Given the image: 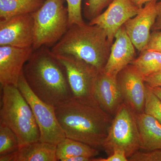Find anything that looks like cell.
Here are the masks:
<instances>
[{"instance_id": "obj_1", "label": "cell", "mask_w": 161, "mask_h": 161, "mask_svg": "<svg viewBox=\"0 0 161 161\" xmlns=\"http://www.w3.org/2000/svg\"><path fill=\"white\" fill-rule=\"evenodd\" d=\"M23 72L31 89L47 103L56 107L74 98L65 66L47 47L34 50Z\"/></svg>"}, {"instance_id": "obj_2", "label": "cell", "mask_w": 161, "mask_h": 161, "mask_svg": "<svg viewBox=\"0 0 161 161\" xmlns=\"http://www.w3.org/2000/svg\"><path fill=\"white\" fill-rule=\"evenodd\" d=\"M56 115L65 136L91 147L103 149L113 119L99 106L74 98L55 107Z\"/></svg>"}, {"instance_id": "obj_3", "label": "cell", "mask_w": 161, "mask_h": 161, "mask_svg": "<svg viewBox=\"0 0 161 161\" xmlns=\"http://www.w3.org/2000/svg\"><path fill=\"white\" fill-rule=\"evenodd\" d=\"M105 31L97 25L74 24L51 51L56 56L72 55L103 71L111 52Z\"/></svg>"}, {"instance_id": "obj_4", "label": "cell", "mask_w": 161, "mask_h": 161, "mask_svg": "<svg viewBox=\"0 0 161 161\" xmlns=\"http://www.w3.org/2000/svg\"><path fill=\"white\" fill-rule=\"evenodd\" d=\"M0 123L16 134L19 147L40 140V134L33 112L18 87H1Z\"/></svg>"}, {"instance_id": "obj_5", "label": "cell", "mask_w": 161, "mask_h": 161, "mask_svg": "<svg viewBox=\"0 0 161 161\" xmlns=\"http://www.w3.org/2000/svg\"><path fill=\"white\" fill-rule=\"evenodd\" d=\"M66 0H45L43 6L32 13L34 20L33 50L53 46L69 27Z\"/></svg>"}, {"instance_id": "obj_6", "label": "cell", "mask_w": 161, "mask_h": 161, "mask_svg": "<svg viewBox=\"0 0 161 161\" xmlns=\"http://www.w3.org/2000/svg\"><path fill=\"white\" fill-rule=\"evenodd\" d=\"M103 149L109 155L115 149H120L130 157L140 149L136 114L123 103L110 126Z\"/></svg>"}, {"instance_id": "obj_7", "label": "cell", "mask_w": 161, "mask_h": 161, "mask_svg": "<svg viewBox=\"0 0 161 161\" xmlns=\"http://www.w3.org/2000/svg\"><path fill=\"white\" fill-rule=\"evenodd\" d=\"M18 88L33 112L40 130V141L58 145L66 136L58 121L55 107L44 102L35 95L26 82L23 70Z\"/></svg>"}, {"instance_id": "obj_8", "label": "cell", "mask_w": 161, "mask_h": 161, "mask_svg": "<svg viewBox=\"0 0 161 161\" xmlns=\"http://www.w3.org/2000/svg\"><path fill=\"white\" fill-rule=\"evenodd\" d=\"M57 56L66 68L74 98L83 103L98 105L95 101L94 91L100 71L89 64L72 55Z\"/></svg>"}, {"instance_id": "obj_9", "label": "cell", "mask_w": 161, "mask_h": 161, "mask_svg": "<svg viewBox=\"0 0 161 161\" xmlns=\"http://www.w3.org/2000/svg\"><path fill=\"white\" fill-rule=\"evenodd\" d=\"M34 20L32 14L0 19V46L32 47Z\"/></svg>"}, {"instance_id": "obj_10", "label": "cell", "mask_w": 161, "mask_h": 161, "mask_svg": "<svg viewBox=\"0 0 161 161\" xmlns=\"http://www.w3.org/2000/svg\"><path fill=\"white\" fill-rule=\"evenodd\" d=\"M141 9L131 0H113L105 11L91 20L89 24L97 25L103 29L108 41L112 45L119 29L128 20L138 14Z\"/></svg>"}, {"instance_id": "obj_11", "label": "cell", "mask_w": 161, "mask_h": 161, "mask_svg": "<svg viewBox=\"0 0 161 161\" xmlns=\"http://www.w3.org/2000/svg\"><path fill=\"white\" fill-rule=\"evenodd\" d=\"M117 80L124 103L136 114L143 112L147 92L143 76L130 64L119 73Z\"/></svg>"}, {"instance_id": "obj_12", "label": "cell", "mask_w": 161, "mask_h": 161, "mask_svg": "<svg viewBox=\"0 0 161 161\" xmlns=\"http://www.w3.org/2000/svg\"><path fill=\"white\" fill-rule=\"evenodd\" d=\"M32 47L20 48L0 46V84L18 87L20 75L25 64L31 57Z\"/></svg>"}, {"instance_id": "obj_13", "label": "cell", "mask_w": 161, "mask_h": 161, "mask_svg": "<svg viewBox=\"0 0 161 161\" xmlns=\"http://www.w3.org/2000/svg\"><path fill=\"white\" fill-rule=\"evenodd\" d=\"M157 2L155 0L146 3L138 14L124 24L127 34L140 52L146 49L150 40V31L157 17Z\"/></svg>"}, {"instance_id": "obj_14", "label": "cell", "mask_w": 161, "mask_h": 161, "mask_svg": "<svg viewBox=\"0 0 161 161\" xmlns=\"http://www.w3.org/2000/svg\"><path fill=\"white\" fill-rule=\"evenodd\" d=\"M111 47L109 57L103 71L110 76L119 73L135 59V46L127 34L124 25L119 29Z\"/></svg>"}, {"instance_id": "obj_15", "label": "cell", "mask_w": 161, "mask_h": 161, "mask_svg": "<svg viewBox=\"0 0 161 161\" xmlns=\"http://www.w3.org/2000/svg\"><path fill=\"white\" fill-rule=\"evenodd\" d=\"M94 94L97 104L112 116L115 115L124 103L117 76L107 75L103 71L98 74Z\"/></svg>"}, {"instance_id": "obj_16", "label": "cell", "mask_w": 161, "mask_h": 161, "mask_svg": "<svg viewBox=\"0 0 161 161\" xmlns=\"http://www.w3.org/2000/svg\"><path fill=\"white\" fill-rule=\"evenodd\" d=\"M57 145L39 141L20 147L17 151L0 156V161H57Z\"/></svg>"}, {"instance_id": "obj_17", "label": "cell", "mask_w": 161, "mask_h": 161, "mask_svg": "<svg viewBox=\"0 0 161 161\" xmlns=\"http://www.w3.org/2000/svg\"><path fill=\"white\" fill-rule=\"evenodd\" d=\"M140 149L144 151L161 150V124L145 112L136 114Z\"/></svg>"}, {"instance_id": "obj_18", "label": "cell", "mask_w": 161, "mask_h": 161, "mask_svg": "<svg viewBox=\"0 0 161 161\" xmlns=\"http://www.w3.org/2000/svg\"><path fill=\"white\" fill-rule=\"evenodd\" d=\"M99 153L98 149L67 137L57 145L56 154L58 161H64L67 158L74 157L94 158Z\"/></svg>"}, {"instance_id": "obj_19", "label": "cell", "mask_w": 161, "mask_h": 161, "mask_svg": "<svg viewBox=\"0 0 161 161\" xmlns=\"http://www.w3.org/2000/svg\"><path fill=\"white\" fill-rule=\"evenodd\" d=\"M45 0H0V19L19 15L32 14L40 9Z\"/></svg>"}, {"instance_id": "obj_20", "label": "cell", "mask_w": 161, "mask_h": 161, "mask_svg": "<svg viewBox=\"0 0 161 161\" xmlns=\"http://www.w3.org/2000/svg\"><path fill=\"white\" fill-rule=\"evenodd\" d=\"M144 77L161 70V53L145 49L131 63Z\"/></svg>"}, {"instance_id": "obj_21", "label": "cell", "mask_w": 161, "mask_h": 161, "mask_svg": "<svg viewBox=\"0 0 161 161\" xmlns=\"http://www.w3.org/2000/svg\"><path fill=\"white\" fill-rule=\"evenodd\" d=\"M19 148L16 134L9 127L0 123V156L14 152Z\"/></svg>"}, {"instance_id": "obj_22", "label": "cell", "mask_w": 161, "mask_h": 161, "mask_svg": "<svg viewBox=\"0 0 161 161\" xmlns=\"http://www.w3.org/2000/svg\"><path fill=\"white\" fill-rule=\"evenodd\" d=\"M146 86L147 92L144 112L153 116L161 124V101L150 87L147 85Z\"/></svg>"}, {"instance_id": "obj_23", "label": "cell", "mask_w": 161, "mask_h": 161, "mask_svg": "<svg viewBox=\"0 0 161 161\" xmlns=\"http://www.w3.org/2000/svg\"><path fill=\"white\" fill-rule=\"evenodd\" d=\"M113 0H87L86 3L84 13L86 17L88 19L97 17L106 7L108 6Z\"/></svg>"}, {"instance_id": "obj_24", "label": "cell", "mask_w": 161, "mask_h": 161, "mask_svg": "<svg viewBox=\"0 0 161 161\" xmlns=\"http://www.w3.org/2000/svg\"><path fill=\"white\" fill-rule=\"evenodd\" d=\"M82 0H66L69 15V25L83 24L85 23L81 14Z\"/></svg>"}, {"instance_id": "obj_25", "label": "cell", "mask_w": 161, "mask_h": 161, "mask_svg": "<svg viewBox=\"0 0 161 161\" xmlns=\"http://www.w3.org/2000/svg\"><path fill=\"white\" fill-rule=\"evenodd\" d=\"M128 161H161V150L137 151L128 158Z\"/></svg>"}, {"instance_id": "obj_26", "label": "cell", "mask_w": 161, "mask_h": 161, "mask_svg": "<svg viewBox=\"0 0 161 161\" xmlns=\"http://www.w3.org/2000/svg\"><path fill=\"white\" fill-rule=\"evenodd\" d=\"M146 49L152 50L161 53V30L153 31Z\"/></svg>"}, {"instance_id": "obj_27", "label": "cell", "mask_w": 161, "mask_h": 161, "mask_svg": "<svg viewBox=\"0 0 161 161\" xmlns=\"http://www.w3.org/2000/svg\"><path fill=\"white\" fill-rule=\"evenodd\" d=\"M93 161H128V158L124 150L115 149L107 158H94Z\"/></svg>"}, {"instance_id": "obj_28", "label": "cell", "mask_w": 161, "mask_h": 161, "mask_svg": "<svg viewBox=\"0 0 161 161\" xmlns=\"http://www.w3.org/2000/svg\"><path fill=\"white\" fill-rule=\"evenodd\" d=\"M145 83L150 87H161V70L144 77Z\"/></svg>"}, {"instance_id": "obj_29", "label": "cell", "mask_w": 161, "mask_h": 161, "mask_svg": "<svg viewBox=\"0 0 161 161\" xmlns=\"http://www.w3.org/2000/svg\"><path fill=\"white\" fill-rule=\"evenodd\" d=\"M157 17L155 23L152 28V30H161V0H158L156 4Z\"/></svg>"}, {"instance_id": "obj_30", "label": "cell", "mask_w": 161, "mask_h": 161, "mask_svg": "<svg viewBox=\"0 0 161 161\" xmlns=\"http://www.w3.org/2000/svg\"><path fill=\"white\" fill-rule=\"evenodd\" d=\"M131 1L136 6L141 9L143 7L146 3L151 1H155V0H131ZM156 1H158V0H156Z\"/></svg>"}, {"instance_id": "obj_31", "label": "cell", "mask_w": 161, "mask_h": 161, "mask_svg": "<svg viewBox=\"0 0 161 161\" xmlns=\"http://www.w3.org/2000/svg\"><path fill=\"white\" fill-rule=\"evenodd\" d=\"M150 87L151 88V90H152V92H153V93H154V94L159 98L160 100L161 101V87H156L153 88Z\"/></svg>"}]
</instances>
